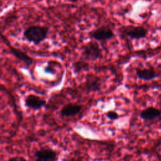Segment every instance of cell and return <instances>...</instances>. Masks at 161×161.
Listing matches in <instances>:
<instances>
[{
    "mask_svg": "<svg viewBox=\"0 0 161 161\" xmlns=\"http://www.w3.org/2000/svg\"><path fill=\"white\" fill-rule=\"evenodd\" d=\"M8 161H27V160L22 157L16 156V157H14L9 158Z\"/></svg>",
    "mask_w": 161,
    "mask_h": 161,
    "instance_id": "14",
    "label": "cell"
},
{
    "mask_svg": "<svg viewBox=\"0 0 161 161\" xmlns=\"http://www.w3.org/2000/svg\"><path fill=\"white\" fill-rule=\"evenodd\" d=\"M48 31L49 28L47 26L31 25L24 31L23 36L28 42L38 45L47 39Z\"/></svg>",
    "mask_w": 161,
    "mask_h": 161,
    "instance_id": "1",
    "label": "cell"
},
{
    "mask_svg": "<svg viewBox=\"0 0 161 161\" xmlns=\"http://www.w3.org/2000/svg\"><path fill=\"white\" fill-rule=\"evenodd\" d=\"M2 11V3L0 1V13Z\"/></svg>",
    "mask_w": 161,
    "mask_h": 161,
    "instance_id": "15",
    "label": "cell"
},
{
    "mask_svg": "<svg viewBox=\"0 0 161 161\" xmlns=\"http://www.w3.org/2000/svg\"><path fill=\"white\" fill-rule=\"evenodd\" d=\"M35 161H57L58 159L57 153L50 148H41L35 153Z\"/></svg>",
    "mask_w": 161,
    "mask_h": 161,
    "instance_id": "6",
    "label": "cell"
},
{
    "mask_svg": "<svg viewBox=\"0 0 161 161\" xmlns=\"http://www.w3.org/2000/svg\"><path fill=\"white\" fill-rule=\"evenodd\" d=\"M136 76L143 80H151L159 75L158 72L152 67L150 68H137L136 69Z\"/></svg>",
    "mask_w": 161,
    "mask_h": 161,
    "instance_id": "8",
    "label": "cell"
},
{
    "mask_svg": "<svg viewBox=\"0 0 161 161\" xmlns=\"http://www.w3.org/2000/svg\"><path fill=\"white\" fill-rule=\"evenodd\" d=\"M86 87L89 91H96L100 88L101 82L99 79L96 77L92 76L91 77H88L87 81L86 82Z\"/></svg>",
    "mask_w": 161,
    "mask_h": 161,
    "instance_id": "11",
    "label": "cell"
},
{
    "mask_svg": "<svg viewBox=\"0 0 161 161\" xmlns=\"http://www.w3.org/2000/svg\"><path fill=\"white\" fill-rule=\"evenodd\" d=\"M106 116L110 119H116L118 118V114L116 112L114 111H109L106 113Z\"/></svg>",
    "mask_w": 161,
    "mask_h": 161,
    "instance_id": "13",
    "label": "cell"
},
{
    "mask_svg": "<svg viewBox=\"0 0 161 161\" xmlns=\"http://www.w3.org/2000/svg\"><path fill=\"white\" fill-rule=\"evenodd\" d=\"M2 38L3 39V40L6 43V44L8 45V48L9 49L10 53L14 57H15L16 58H18V60H19L20 61L23 62V64H25L27 66H30V65H33L34 61L31 57H30L28 55H27L25 52L22 51L21 50L15 48L13 46H12L9 43V42L6 40V38H5V37L2 36Z\"/></svg>",
    "mask_w": 161,
    "mask_h": 161,
    "instance_id": "4",
    "label": "cell"
},
{
    "mask_svg": "<svg viewBox=\"0 0 161 161\" xmlns=\"http://www.w3.org/2000/svg\"><path fill=\"white\" fill-rule=\"evenodd\" d=\"M82 109V106L75 103L65 104L61 109L60 113L64 116H72L78 114Z\"/></svg>",
    "mask_w": 161,
    "mask_h": 161,
    "instance_id": "10",
    "label": "cell"
},
{
    "mask_svg": "<svg viewBox=\"0 0 161 161\" xmlns=\"http://www.w3.org/2000/svg\"><path fill=\"white\" fill-rule=\"evenodd\" d=\"M25 104L27 108L33 110H38L45 106L46 101L36 95L29 94L25 99Z\"/></svg>",
    "mask_w": 161,
    "mask_h": 161,
    "instance_id": "7",
    "label": "cell"
},
{
    "mask_svg": "<svg viewBox=\"0 0 161 161\" xmlns=\"http://www.w3.org/2000/svg\"><path fill=\"white\" fill-rule=\"evenodd\" d=\"M91 38L99 42H105L109 40L114 36L113 30L108 26H101L89 33Z\"/></svg>",
    "mask_w": 161,
    "mask_h": 161,
    "instance_id": "3",
    "label": "cell"
},
{
    "mask_svg": "<svg viewBox=\"0 0 161 161\" xmlns=\"http://www.w3.org/2000/svg\"><path fill=\"white\" fill-rule=\"evenodd\" d=\"M82 55L86 60H96L101 57L102 51L97 42L91 41L83 47Z\"/></svg>",
    "mask_w": 161,
    "mask_h": 161,
    "instance_id": "2",
    "label": "cell"
},
{
    "mask_svg": "<svg viewBox=\"0 0 161 161\" xmlns=\"http://www.w3.org/2000/svg\"><path fill=\"white\" fill-rule=\"evenodd\" d=\"M123 33L131 39H141L146 37L148 31L143 26H128L123 29Z\"/></svg>",
    "mask_w": 161,
    "mask_h": 161,
    "instance_id": "5",
    "label": "cell"
},
{
    "mask_svg": "<svg viewBox=\"0 0 161 161\" xmlns=\"http://www.w3.org/2000/svg\"><path fill=\"white\" fill-rule=\"evenodd\" d=\"M0 64H1V59H0Z\"/></svg>",
    "mask_w": 161,
    "mask_h": 161,
    "instance_id": "16",
    "label": "cell"
},
{
    "mask_svg": "<svg viewBox=\"0 0 161 161\" xmlns=\"http://www.w3.org/2000/svg\"><path fill=\"white\" fill-rule=\"evenodd\" d=\"M88 64L87 62H84L82 60H80L77 61L74 64V69L76 72H80L84 70H86L88 69Z\"/></svg>",
    "mask_w": 161,
    "mask_h": 161,
    "instance_id": "12",
    "label": "cell"
},
{
    "mask_svg": "<svg viewBox=\"0 0 161 161\" xmlns=\"http://www.w3.org/2000/svg\"><path fill=\"white\" fill-rule=\"evenodd\" d=\"M140 116L144 120L152 121L161 116V109L155 107H148L142 110Z\"/></svg>",
    "mask_w": 161,
    "mask_h": 161,
    "instance_id": "9",
    "label": "cell"
}]
</instances>
